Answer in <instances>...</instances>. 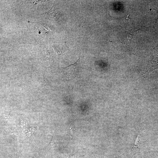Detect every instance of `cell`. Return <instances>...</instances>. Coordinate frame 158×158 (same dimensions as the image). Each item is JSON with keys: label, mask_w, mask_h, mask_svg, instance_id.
Listing matches in <instances>:
<instances>
[{"label": "cell", "mask_w": 158, "mask_h": 158, "mask_svg": "<svg viewBox=\"0 0 158 158\" xmlns=\"http://www.w3.org/2000/svg\"><path fill=\"white\" fill-rule=\"evenodd\" d=\"M81 63V61L80 57L74 63L62 68L61 72L67 78L71 79L74 78L79 73Z\"/></svg>", "instance_id": "cell-1"}, {"label": "cell", "mask_w": 158, "mask_h": 158, "mask_svg": "<svg viewBox=\"0 0 158 158\" xmlns=\"http://www.w3.org/2000/svg\"><path fill=\"white\" fill-rule=\"evenodd\" d=\"M68 131L70 135L72 137L75 131V126L72 123L69 124L68 127Z\"/></svg>", "instance_id": "cell-2"}]
</instances>
